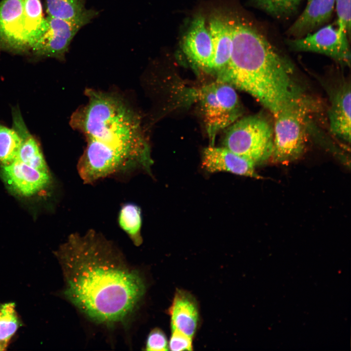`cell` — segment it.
Wrapping results in <instances>:
<instances>
[{
    "label": "cell",
    "mask_w": 351,
    "mask_h": 351,
    "mask_svg": "<svg viewBox=\"0 0 351 351\" xmlns=\"http://www.w3.org/2000/svg\"><path fill=\"white\" fill-rule=\"evenodd\" d=\"M62 270L63 296L90 321L126 325L146 291L144 277L100 233L71 234L56 253Z\"/></svg>",
    "instance_id": "1"
},
{
    "label": "cell",
    "mask_w": 351,
    "mask_h": 351,
    "mask_svg": "<svg viewBox=\"0 0 351 351\" xmlns=\"http://www.w3.org/2000/svg\"><path fill=\"white\" fill-rule=\"evenodd\" d=\"M88 101L77 109L70 125L84 136L78 175L86 184L137 172L152 175L153 161L140 117L117 94L86 90Z\"/></svg>",
    "instance_id": "2"
},
{
    "label": "cell",
    "mask_w": 351,
    "mask_h": 351,
    "mask_svg": "<svg viewBox=\"0 0 351 351\" xmlns=\"http://www.w3.org/2000/svg\"><path fill=\"white\" fill-rule=\"evenodd\" d=\"M230 23L232 53L217 79L250 94L274 116L303 95L293 64L247 19L237 16Z\"/></svg>",
    "instance_id": "3"
},
{
    "label": "cell",
    "mask_w": 351,
    "mask_h": 351,
    "mask_svg": "<svg viewBox=\"0 0 351 351\" xmlns=\"http://www.w3.org/2000/svg\"><path fill=\"white\" fill-rule=\"evenodd\" d=\"M312 106V100L303 95L274 116L273 162L289 163L303 153Z\"/></svg>",
    "instance_id": "4"
},
{
    "label": "cell",
    "mask_w": 351,
    "mask_h": 351,
    "mask_svg": "<svg viewBox=\"0 0 351 351\" xmlns=\"http://www.w3.org/2000/svg\"><path fill=\"white\" fill-rule=\"evenodd\" d=\"M273 126L263 115L237 120L230 125L223 147L252 161L255 165L270 159L273 146Z\"/></svg>",
    "instance_id": "5"
},
{
    "label": "cell",
    "mask_w": 351,
    "mask_h": 351,
    "mask_svg": "<svg viewBox=\"0 0 351 351\" xmlns=\"http://www.w3.org/2000/svg\"><path fill=\"white\" fill-rule=\"evenodd\" d=\"M198 102L210 139L230 126L242 115L243 109L237 93L231 84L216 81L193 90Z\"/></svg>",
    "instance_id": "6"
},
{
    "label": "cell",
    "mask_w": 351,
    "mask_h": 351,
    "mask_svg": "<svg viewBox=\"0 0 351 351\" xmlns=\"http://www.w3.org/2000/svg\"><path fill=\"white\" fill-rule=\"evenodd\" d=\"M95 13L87 10L80 17L73 20L48 16L42 33L31 49L39 56L62 58L73 38L94 17Z\"/></svg>",
    "instance_id": "7"
},
{
    "label": "cell",
    "mask_w": 351,
    "mask_h": 351,
    "mask_svg": "<svg viewBox=\"0 0 351 351\" xmlns=\"http://www.w3.org/2000/svg\"><path fill=\"white\" fill-rule=\"evenodd\" d=\"M286 43L293 50L324 54L342 65L350 66V47L342 42L337 26L326 25L313 33L289 39Z\"/></svg>",
    "instance_id": "8"
},
{
    "label": "cell",
    "mask_w": 351,
    "mask_h": 351,
    "mask_svg": "<svg viewBox=\"0 0 351 351\" xmlns=\"http://www.w3.org/2000/svg\"><path fill=\"white\" fill-rule=\"evenodd\" d=\"M351 82L342 78L329 92L328 111L329 127L332 134L343 141H351Z\"/></svg>",
    "instance_id": "9"
},
{
    "label": "cell",
    "mask_w": 351,
    "mask_h": 351,
    "mask_svg": "<svg viewBox=\"0 0 351 351\" xmlns=\"http://www.w3.org/2000/svg\"><path fill=\"white\" fill-rule=\"evenodd\" d=\"M0 47L16 52L27 50L23 37V0L0 2Z\"/></svg>",
    "instance_id": "10"
},
{
    "label": "cell",
    "mask_w": 351,
    "mask_h": 351,
    "mask_svg": "<svg viewBox=\"0 0 351 351\" xmlns=\"http://www.w3.org/2000/svg\"><path fill=\"white\" fill-rule=\"evenodd\" d=\"M182 48L187 57L199 67L212 71L214 47L209 30L202 15L194 18L184 37Z\"/></svg>",
    "instance_id": "11"
},
{
    "label": "cell",
    "mask_w": 351,
    "mask_h": 351,
    "mask_svg": "<svg viewBox=\"0 0 351 351\" xmlns=\"http://www.w3.org/2000/svg\"><path fill=\"white\" fill-rule=\"evenodd\" d=\"M255 165L227 148L210 145L203 150L201 167L209 173L228 172L256 179L263 177L255 170Z\"/></svg>",
    "instance_id": "12"
},
{
    "label": "cell",
    "mask_w": 351,
    "mask_h": 351,
    "mask_svg": "<svg viewBox=\"0 0 351 351\" xmlns=\"http://www.w3.org/2000/svg\"><path fill=\"white\" fill-rule=\"evenodd\" d=\"M171 331H175L194 338L200 324L198 302L187 291L177 289L168 310Z\"/></svg>",
    "instance_id": "13"
},
{
    "label": "cell",
    "mask_w": 351,
    "mask_h": 351,
    "mask_svg": "<svg viewBox=\"0 0 351 351\" xmlns=\"http://www.w3.org/2000/svg\"><path fill=\"white\" fill-rule=\"evenodd\" d=\"M2 172L10 187L23 195H34L50 182L49 173L39 171L17 159L3 166Z\"/></svg>",
    "instance_id": "14"
},
{
    "label": "cell",
    "mask_w": 351,
    "mask_h": 351,
    "mask_svg": "<svg viewBox=\"0 0 351 351\" xmlns=\"http://www.w3.org/2000/svg\"><path fill=\"white\" fill-rule=\"evenodd\" d=\"M334 0H307L305 9L287 31L289 36L300 38L322 26L331 18Z\"/></svg>",
    "instance_id": "15"
},
{
    "label": "cell",
    "mask_w": 351,
    "mask_h": 351,
    "mask_svg": "<svg viewBox=\"0 0 351 351\" xmlns=\"http://www.w3.org/2000/svg\"><path fill=\"white\" fill-rule=\"evenodd\" d=\"M209 23L214 47L212 72L217 76L226 67L230 59L233 47L232 30L229 20L220 15L212 16Z\"/></svg>",
    "instance_id": "16"
},
{
    "label": "cell",
    "mask_w": 351,
    "mask_h": 351,
    "mask_svg": "<svg viewBox=\"0 0 351 351\" xmlns=\"http://www.w3.org/2000/svg\"><path fill=\"white\" fill-rule=\"evenodd\" d=\"M14 129L22 139L16 159L39 171L49 173L39 144L35 138L29 133L22 121L20 119L16 121Z\"/></svg>",
    "instance_id": "17"
},
{
    "label": "cell",
    "mask_w": 351,
    "mask_h": 351,
    "mask_svg": "<svg viewBox=\"0 0 351 351\" xmlns=\"http://www.w3.org/2000/svg\"><path fill=\"white\" fill-rule=\"evenodd\" d=\"M40 0H23V37L27 50L31 49L45 26Z\"/></svg>",
    "instance_id": "18"
},
{
    "label": "cell",
    "mask_w": 351,
    "mask_h": 351,
    "mask_svg": "<svg viewBox=\"0 0 351 351\" xmlns=\"http://www.w3.org/2000/svg\"><path fill=\"white\" fill-rule=\"evenodd\" d=\"M117 223L134 245L137 247L142 244V217L141 209L137 205L134 203L123 204L118 213Z\"/></svg>",
    "instance_id": "19"
},
{
    "label": "cell",
    "mask_w": 351,
    "mask_h": 351,
    "mask_svg": "<svg viewBox=\"0 0 351 351\" xmlns=\"http://www.w3.org/2000/svg\"><path fill=\"white\" fill-rule=\"evenodd\" d=\"M20 325L15 303H0V344L5 349Z\"/></svg>",
    "instance_id": "20"
},
{
    "label": "cell",
    "mask_w": 351,
    "mask_h": 351,
    "mask_svg": "<svg viewBox=\"0 0 351 351\" xmlns=\"http://www.w3.org/2000/svg\"><path fill=\"white\" fill-rule=\"evenodd\" d=\"M22 139L19 133L0 124V162L4 166L17 158Z\"/></svg>",
    "instance_id": "21"
},
{
    "label": "cell",
    "mask_w": 351,
    "mask_h": 351,
    "mask_svg": "<svg viewBox=\"0 0 351 351\" xmlns=\"http://www.w3.org/2000/svg\"><path fill=\"white\" fill-rule=\"evenodd\" d=\"M48 16L65 20L78 18L87 10L81 0H46Z\"/></svg>",
    "instance_id": "22"
},
{
    "label": "cell",
    "mask_w": 351,
    "mask_h": 351,
    "mask_svg": "<svg viewBox=\"0 0 351 351\" xmlns=\"http://www.w3.org/2000/svg\"><path fill=\"white\" fill-rule=\"evenodd\" d=\"M301 0H252L253 5L276 19H284L293 14Z\"/></svg>",
    "instance_id": "23"
},
{
    "label": "cell",
    "mask_w": 351,
    "mask_h": 351,
    "mask_svg": "<svg viewBox=\"0 0 351 351\" xmlns=\"http://www.w3.org/2000/svg\"><path fill=\"white\" fill-rule=\"evenodd\" d=\"M337 16L336 25L339 37L346 45L350 46L351 36V0H334Z\"/></svg>",
    "instance_id": "24"
},
{
    "label": "cell",
    "mask_w": 351,
    "mask_h": 351,
    "mask_svg": "<svg viewBox=\"0 0 351 351\" xmlns=\"http://www.w3.org/2000/svg\"><path fill=\"white\" fill-rule=\"evenodd\" d=\"M168 349V341L165 333L158 328L152 330L146 339L144 350L165 351Z\"/></svg>",
    "instance_id": "25"
},
{
    "label": "cell",
    "mask_w": 351,
    "mask_h": 351,
    "mask_svg": "<svg viewBox=\"0 0 351 351\" xmlns=\"http://www.w3.org/2000/svg\"><path fill=\"white\" fill-rule=\"evenodd\" d=\"M193 338L175 331L172 334L168 342V349L173 351L193 350Z\"/></svg>",
    "instance_id": "26"
},
{
    "label": "cell",
    "mask_w": 351,
    "mask_h": 351,
    "mask_svg": "<svg viewBox=\"0 0 351 351\" xmlns=\"http://www.w3.org/2000/svg\"><path fill=\"white\" fill-rule=\"evenodd\" d=\"M5 349L0 344V351H4Z\"/></svg>",
    "instance_id": "27"
}]
</instances>
